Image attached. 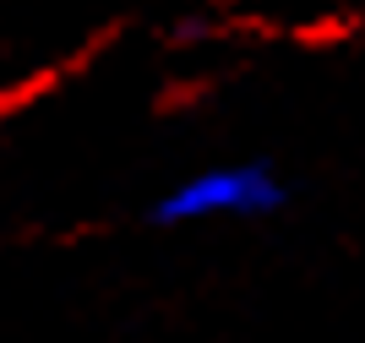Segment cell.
<instances>
[{"instance_id": "cell-1", "label": "cell", "mask_w": 365, "mask_h": 343, "mask_svg": "<svg viewBox=\"0 0 365 343\" xmlns=\"http://www.w3.org/2000/svg\"><path fill=\"white\" fill-rule=\"evenodd\" d=\"M284 175H278L267 158H240V164H213L185 175L175 191H164L153 202V224H213V218H262V213L284 208Z\"/></svg>"}]
</instances>
